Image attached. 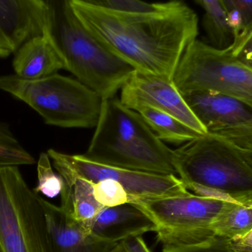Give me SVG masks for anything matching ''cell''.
I'll return each instance as SVG.
<instances>
[{
  "label": "cell",
  "instance_id": "83f0119b",
  "mask_svg": "<svg viewBox=\"0 0 252 252\" xmlns=\"http://www.w3.org/2000/svg\"><path fill=\"white\" fill-rule=\"evenodd\" d=\"M205 12L214 11L220 6V0H195Z\"/></svg>",
  "mask_w": 252,
  "mask_h": 252
},
{
  "label": "cell",
  "instance_id": "6da1fadb",
  "mask_svg": "<svg viewBox=\"0 0 252 252\" xmlns=\"http://www.w3.org/2000/svg\"><path fill=\"white\" fill-rule=\"evenodd\" d=\"M77 17L99 41L135 70L173 81L198 35V17L183 0L154 3L151 10H114L69 0Z\"/></svg>",
  "mask_w": 252,
  "mask_h": 252
},
{
  "label": "cell",
  "instance_id": "9c48e42d",
  "mask_svg": "<svg viewBox=\"0 0 252 252\" xmlns=\"http://www.w3.org/2000/svg\"><path fill=\"white\" fill-rule=\"evenodd\" d=\"M53 166L61 176H74L95 184L104 179L119 182L132 198H154L189 192L173 174H158L100 164L84 155H70L56 150L47 151Z\"/></svg>",
  "mask_w": 252,
  "mask_h": 252
},
{
  "label": "cell",
  "instance_id": "cb8c5ba5",
  "mask_svg": "<svg viewBox=\"0 0 252 252\" xmlns=\"http://www.w3.org/2000/svg\"><path fill=\"white\" fill-rule=\"evenodd\" d=\"M86 4L97 7L114 10H151L154 7V3H147L142 0H78Z\"/></svg>",
  "mask_w": 252,
  "mask_h": 252
},
{
  "label": "cell",
  "instance_id": "f1b7e54d",
  "mask_svg": "<svg viewBox=\"0 0 252 252\" xmlns=\"http://www.w3.org/2000/svg\"><path fill=\"white\" fill-rule=\"evenodd\" d=\"M239 151H241L244 157L247 158V161L252 165V150L239 149Z\"/></svg>",
  "mask_w": 252,
  "mask_h": 252
},
{
  "label": "cell",
  "instance_id": "4fadbf2b",
  "mask_svg": "<svg viewBox=\"0 0 252 252\" xmlns=\"http://www.w3.org/2000/svg\"><path fill=\"white\" fill-rule=\"evenodd\" d=\"M51 252H110L118 243L94 236L61 206L41 198Z\"/></svg>",
  "mask_w": 252,
  "mask_h": 252
},
{
  "label": "cell",
  "instance_id": "484cf974",
  "mask_svg": "<svg viewBox=\"0 0 252 252\" xmlns=\"http://www.w3.org/2000/svg\"><path fill=\"white\" fill-rule=\"evenodd\" d=\"M228 241L234 252H252V229L241 238L228 240Z\"/></svg>",
  "mask_w": 252,
  "mask_h": 252
},
{
  "label": "cell",
  "instance_id": "7402d4cb",
  "mask_svg": "<svg viewBox=\"0 0 252 252\" xmlns=\"http://www.w3.org/2000/svg\"><path fill=\"white\" fill-rule=\"evenodd\" d=\"M94 194L97 201L105 207L122 205L130 201L125 188L112 179H104L94 184Z\"/></svg>",
  "mask_w": 252,
  "mask_h": 252
},
{
  "label": "cell",
  "instance_id": "52a82bcc",
  "mask_svg": "<svg viewBox=\"0 0 252 252\" xmlns=\"http://www.w3.org/2000/svg\"><path fill=\"white\" fill-rule=\"evenodd\" d=\"M227 200L188 192L180 195L132 198L156 226L157 239L164 246L198 244L215 236L213 225Z\"/></svg>",
  "mask_w": 252,
  "mask_h": 252
},
{
  "label": "cell",
  "instance_id": "9a60e30c",
  "mask_svg": "<svg viewBox=\"0 0 252 252\" xmlns=\"http://www.w3.org/2000/svg\"><path fill=\"white\" fill-rule=\"evenodd\" d=\"M15 53L13 61L15 75L22 79H41L63 69L62 59L47 28L41 35L24 42Z\"/></svg>",
  "mask_w": 252,
  "mask_h": 252
},
{
  "label": "cell",
  "instance_id": "7c38bea8",
  "mask_svg": "<svg viewBox=\"0 0 252 252\" xmlns=\"http://www.w3.org/2000/svg\"><path fill=\"white\" fill-rule=\"evenodd\" d=\"M47 25L45 0H0V58L8 57Z\"/></svg>",
  "mask_w": 252,
  "mask_h": 252
},
{
  "label": "cell",
  "instance_id": "d6986e66",
  "mask_svg": "<svg viewBox=\"0 0 252 252\" xmlns=\"http://www.w3.org/2000/svg\"><path fill=\"white\" fill-rule=\"evenodd\" d=\"M34 163L35 158L15 137L9 126L0 122V167Z\"/></svg>",
  "mask_w": 252,
  "mask_h": 252
},
{
  "label": "cell",
  "instance_id": "5b68a950",
  "mask_svg": "<svg viewBox=\"0 0 252 252\" xmlns=\"http://www.w3.org/2000/svg\"><path fill=\"white\" fill-rule=\"evenodd\" d=\"M0 90L31 106L46 124L62 127H96L103 100L78 80L58 73L37 80L4 75Z\"/></svg>",
  "mask_w": 252,
  "mask_h": 252
},
{
  "label": "cell",
  "instance_id": "4316f807",
  "mask_svg": "<svg viewBox=\"0 0 252 252\" xmlns=\"http://www.w3.org/2000/svg\"><path fill=\"white\" fill-rule=\"evenodd\" d=\"M121 242L127 252H151L142 236L131 237Z\"/></svg>",
  "mask_w": 252,
  "mask_h": 252
},
{
  "label": "cell",
  "instance_id": "30bf717a",
  "mask_svg": "<svg viewBox=\"0 0 252 252\" xmlns=\"http://www.w3.org/2000/svg\"><path fill=\"white\" fill-rule=\"evenodd\" d=\"M207 133L239 149L252 150V108L216 92L182 94Z\"/></svg>",
  "mask_w": 252,
  "mask_h": 252
},
{
  "label": "cell",
  "instance_id": "7a4b0ae2",
  "mask_svg": "<svg viewBox=\"0 0 252 252\" xmlns=\"http://www.w3.org/2000/svg\"><path fill=\"white\" fill-rule=\"evenodd\" d=\"M87 158L108 165L158 174L176 175L174 151L140 115L115 96L103 99Z\"/></svg>",
  "mask_w": 252,
  "mask_h": 252
},
{
  "label": "cell",
  "instance_id": "ffe728a7",
  "mask_svg": "<svg viewBox=\"0 0 252 252\" xmlns=\"http://www.w3.org/2000/svg\"><path fill=\"white\" fill-rule=\"evenodd\" d=\"M220 1L233 34V40L236 39L252 27V0Z\"/></svg>",
  "mask_w": 252,
  "mask_h": 252
},
{
  "label": "cell",
  "instance_id": "ba28073f",
  "mask_svg": "<svg viewBox=\"0 0 252 252\" xmlns=\"http://www.w3.org/2000/svg\"><path fill=\"white\" fill-rule=\"evenodd\" d=\"M173 82L182 94L216 92L252 108V70L228 47L218 48L195 39L181 59Z\"/></svg>",
  "mask_w": 252,
  "mask_h": 252
},
{
  "label": "cell",
  "instance_id": "e0dca14e",
  "mask_svg": "<svg viewBox=\"0 0 252 252\" xmlns=\"http://www.w3.org/2000/svg\"><path fill=\"white\" fill-rule=\"evenodd\" d=\"M131 109L137 112L161 140L186 143L201 136L174 117L145 104H136Z\"/></svg>",
  "mask_w": 252,
  "mask_h": 252
},
{
  "label": "cell",
  "instance_id": "f546056e",
  "mask_svg": "<svg viewBox=\"0 0 252 252\" xmlns=\"http://www.w3.org/2000/svg\"><path fill=\"white\" fill-rule=\"evenodd\" d=\"M110 252H127V251H126L125 247H124V243L120 242L114 247L113 250Z\"/></svg>",
  "mask_w": 252,
  "mask_h": 252
},
{
  "label": "cell",
  "instance_id": "603a6c76",
  "mask_svg": "<svg viewBox=\"0 0 252 252\" xmlns=\"http://www.w3.org/2000/svg\"><path fill=\"white\" fill-rule=\"evenodd\" d=\"M162 252H234L226 238L214 236L198 244L187 246H164Z\"/></svg>",
  "mask_w": 252,
  "mask_h": 252
},
{
  "label": "cell",
  "instance_id": "5bb4252c",
  "mask_svg": "<svg viewBox=\"0 0 252 252\" xmlns=\"http://www.w3.org/2000/svg\"><path fill=\"white\" fill-rule=\"evenodd\" d=\"M89 230L103 241L120 243L131 237L155 232L151 219L131 203L104 207L90 224Z\"/></svg>",
  "mask_w": 252,
  "mask_h": 252
},
{
  "label": "cell",
  "instance_id": "8fae6325",
  "mask_svg": "<svg viewBox=\"0 0 252 252\" xmlns=\"http://www.w3.org/2000/svg\"><path fill=\"white\" fill-rule=\"evenodd\" d=\"M120 100L130 109L136 104L148 105L174 117L200 134L207 133L168 78L135 70L121 89Z\"/></svg>",
  "mask_w": 252,
  "mask_h": 252
},
{
  "label": "cell",
  "instance_id": "3957f363",
  "mask_svg": "<svg viewBox=\"0 0 252 252\" xmlns=\"http://www.w3.org/2000/svg\"><path fill=\"white\" fill-rule=\"evenodd\" d=\"M47 31L63 69L103 99L114 97L135 69L109 51L85 28L69 0H45Z\"/></svg>",
  "mask_w": 252,
  "mask_h": 252
},
{
  "label": "cell",
  "instance_id": "8992f818",
  "mask_svg": "<svg viewBox=\"0 0 252 252\" xmlns=\"http://www.w3.org/2000/svg\"><path fill=\"white\" fill-rule=\"evenodd\" d=\"M0 252H51L41 197L19 166L0 167Z\"/></svg>",
  "mask_w": 252,
  "mask_h": 252
},
{
  "label": "cell",
  "instance_id": "277c9868",
  "mask_svg": "<svg viewBox=\"0 0 252 252\" xmlns=\"http://www.w3.org/2000/svg\"><path fill=\"white\" fill-rule=\"evenodd\" d=\"M173 164L197 195L242 202L252 200V165L236 147L207 133L184 144Z\"/></svg>",
  "mask_w": 252,
  "mask_h": 252
},
{
  "label": "cell",
  "instance_id": "44dd1931",
  "mask_svg": "<svg viewBox=\"0 0 252 252\" xmlns=\"http://www.w3.org/2000/svg\"><path fill=\"white\" fill-rule=\"evenodd\" d=\"M38 185L33 189L36 193L41 192L48 198H55L62 192L63 180L59 173H56L52 167L48 154L41 153L37 166Z\"/></svg>",
  "mask_w": 252,
  "mask_h": 252
},
{
  "label": "cell",
  "instance_id": "d4e9b609",
  "mask_svg": "<svg viewBox=\"0 0 252 252\" xmlns=\"http://www.w3.org/2000/svg\"><path fill=\"white\" fill-rule=\"evenodd\" d=\"M232 54L252 70V27L228 47Z\"/></svg>",
  "mask_w": 252,
  "mask_h": 252
},
{
  "label": "cell",
  "instance_id": "ac0fdd59",
  "mask_svg": "<svg viewBox=\"0 0 252 252\" xmlns=\"http://www.w3.org/2000/svg\"><path fill=\"white\" fill-rule=\"evenodd\" d=\"M252 229V200L228 201L213 225L215 236L228 240L241 238Z\"/></svg>",
  "mask_w": 252,
  "mask_h": 252
},
{
  "label": "cell",
  "instance_id": "2e32d148",
  "mask_svg": "<svg viewBox=\"0 0 252 252\" xmlns=\"http://www.w3.org/2000/svg\"><path fill=\"white\" fill-rule=\"evenodd\" d=\"M62 177L63 188L61 192V207L89 230L90 224L105 207L94 197V183L83 178Z\"/></svg>",
  "mask_w": 252,
  "mask_h": 252
}]
</instances>
